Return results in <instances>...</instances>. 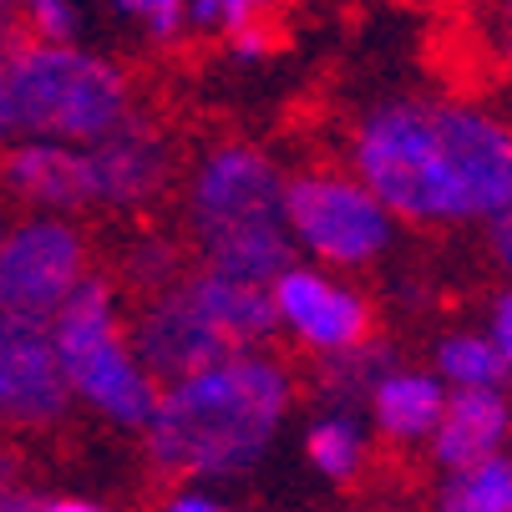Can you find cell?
<instances>
[{"label": "cell", "mask_w": 512, "mask_h": 512, "mask_svg": "<svg viewBox=\"0 0 512 512\" xmlns=\"http://www.w3.org/2000/svg\"><path fill=\"white\" fill-rule=\"evenodd\" d=\"M6 97L16 137L97 142L132 117V87L122 66L82 51L77 41H16L6 56Z\"/></svg>", "instance_id": "277c9868"}, {"label": "cell", "mask_w": 512, "mask_h": 512, "mask_svg": "<svg viewBox=\"0 0 512 512\" xmlns=\"http://www.w3.org/2000/svg\"><path fill=\"white\" fill-rule=\"evenodd\" d=\"M442 512H512V462L502 452L452 467L442 487Z\"/></svg>", "instance_id": "9a60e30c"}, {"label": "cell", "mask_w": 512, "mask_h": 512, "mask_svg": "<svg viewBox=\"0 0 512 512\" xmlns=\"http://www.w3.org/2000/svg\"><path fill=\"white\" fill-rule=\"evenodd\" d=\"M269 300H274V325H284L305 350L345 355L371 335V305H365V295L320 269L284 264L274 274Z\"/></svg>", "instance_id": "ba28073f"}, {"label": "cell", "mask_w": 512, "mask_h": 512, "mask_svg": "<svg viewBox=\"0 0 512 512\" xmlns=\"http://www.w3.org/2000/svg\"><path fill=\"white\" fill-rule=\"evenodd\" d=\"M492 345H497V355H502V365L512 371V289H502L497 295V305H492Z\"/></svg>", "instance_id": "7402d4cb"}, {"label": "cell", "mask_w": 512, "mask_h": 512, "mask_svg": "<svg viewBox=\"0 0 512 512\" xmlns=\"http://www.w3.org/2000/svg\"><path fill=\"white\" fill-rule=\"evenodd\" d=\"M87 274V244L66 218H26L0 234V310L51 320Z\"/></svg>", "instance_id": "52a82bcc"}, {"label": "cell", "mask_w": 512, "mask_h": 512, "mask_svg": "<svg viewBox=\"0 0 512 512\" xmlns=\"http://www.w3.org/2000/svg\"><path fill=\"white\" fill-rule=\"evenodd\" d=\"M289 371L269 355L229 350L158 391L142 426L148 457L163 472L188 477H234L249 472L289 411Z\"/></svg>", "instance_id": "7a4b0ae2"}, {"label": "cell", "mask_w": 512, "mask_h": 512, "mask_svg": "<svg viewBox=\"0 0 512 512\" xmlns=\"http://www.w3.org/2000/svg\"><path fill=\"white\" fill-rule=\"evenodd\" d=\"M173 269H178V259H173V249H168V244L132 249V259H127L132 284H168V279H173Z\"/></svg>", "instance_id": "ffe728a7"}, {"label": "cell", "mask_w": 512, "mask_h": 512, "mask_svg": "<svg viewBox=\"0 0 512 512\" xmlns=\"http://www.w3.org/2000/svg\"><path fill=\"white\" fill-rule=\"evenodd\" d=\"M163 512H229V507H218L213 497H203V492H178Z\"/></svg>", "instance_id": "cb8c5ba5"}, {"label": "cell", "mask_w": 512, "mask_h": 512, "mask_svg": "<svg viewBox=\"0 0 512 512\" xmlns=\"http://www.w3.org/2000/svg\"><path fill=\"white\" fill-rule=\"evenodd\" d=\"M66 376L46 320L0 310V426H51L66 416Z\"/></svg>", "instance_id": "9c48e42d"}, {"label": "cell", "mask_w": 512, "mask_h": 512, "mask_svg": "<svg viewBox=\"0 0 512 512\" xmlns=\"http://www.w3.org/2000/svg\"><path fill=\"white\" fill-rule=\"evenodd\" d=\"M188 213L203 259L218 274L269 284L295 259V239L284 229V178L249 142L213 148L198 163L188 188Z\"/></svg>", "instance_id": "3957f363"}, {"label": "cell", "mask_w": 512, "mask_h": 512, "mask_svg": "<svg viewBox=\"0 0 512 512\" xmlns=\"http://www.w3.org/2000/svg\"><path fill=\"white\" fill-rule=\"evenodd\" d=\"M502 46H507V61H512V11H507V36H502Z\"/></svg>", "instance_id": "83f0119b"}, {"label": "cell", "mask_w": 512, "mask_h": 512, "mask_svg": "<svg viewBox=\"0 0 512 512\" xmlns=\"http://www.w3.org/2000/svg\"><path fill=\"white\" fill-rule=\"evenodd\" d=\"M355 178L406 224H477L512 193V127L467 102H391L355 132Z\"/></svg>", "instance_id": "6da1fadb"}, {"label": "cell", "mask_w": 512, "mask_h": 512, "mask_svg": "<svg viewBox=\"0 0 512 512\" xmlns=\"http://www.w3.org/2000/svg\"><path fill=\"white\" fill-rule=\"evenodd\" d=\"M188 0H112V11L137 21L153 41H178L188 31V16H183Z\"/></svg>", "instance_id": "ac0fdd59"}, {"label": "cell", "mask_w": 512, "mask_h": 512, "mask_svg": "<svg viewBox=\"0 0 512 512\" xmlns=\"http://www.w3.org/2000/svg\"><path fill=\"white\" fill-rule=\"evenodd\" d=\"M507 431H512V406L497 386H452L442 421H436V431L426 442H431L436 462L452 472V467H467V462L502 452Z\"/></svg>", "instance_id": "4fadbf2b"}, {"label": "cell", "mask_w": 512, "mask_h": 512, "mask_svg": "<svg viewBox=\"0 0 512 512\" xmlns=\"http://www.w3.org/2000/svg\"><path fill=\"white\" fill-rule=\"evenodd\" d=\"M360 426L350 421V416H325L315 431H310V462L325 472V477H335V482H345V477H355V467H360Z\"/></svg>", "instance_id": "e0dca14e"}, {"label": "cell", "mask_w": 512, "mask_h": 512, "mask_svg": "<svg viewBox=\"0 0 512 512\" xmlns=\"http://www.w3.org/2000/svg\"><path fill=\"white\" fill-rule=\"evenodd\" d=\"M442 406H447V381L431 371H391L371 391V416L391 442H426L442 421Z\"/></svg>", "instance_id": "5bb4252c"}, {"label": "cell", "mask_w": 512, "mask_h": 512, "mask_svg": "<svg viewBox=\"0 0 512 512\" xmlns=\"http://www.w3.org/2000/svg\"><path fill=\"white\" fill-rule=\"evenodd\" d=\"M16 502V467L0 457V507H11Z\"/></svg>", "instance_id": "484cf974"}, {"label": "cell", "mask_w": 512, "mask_h": 512, "mask_svg": "<svg viewBox=\"0 0 512 512\" xmlns=\"http://www.w3.org/2000/svg\"><path fill=\"white\" fill-rule=\"evenodd\" d=\"M87 168V203L102 208H137L153 203L173 178V142L148 122H117L107 137L82 142Z\"/></svg>", "instance_id": "30bf717a"}, {"label": "cell", "mask_w": 512, "mask_h": 512, "mask_svg": "<svg viewBox=\"0 0 512 512\" xmlns=\"http://www.w3.org/2000/svg\"><path fill=\"white\" fill-rule=\"evenodd\" d=\"M0 188L21 203H36L46 213L87 208V168L82 142H51L26 137L16 148H0Z\"/></svg>", "instance_id": "7c38bea8"}, {"label": "cell", "mask_w": 512, "mask_h": 512, "mask_svg": "<svg viewBox=\"0 0 512 512\" xmlns=\"http://www.w3.org/2000/svg\"><path fill=\"white\" fill-rule=\"evenodd\" d=\"M436 376H442L447 386H497L507 376V365L492 345V335H447L442 345H436Z\"/></svg>", "instance_id": "2e32d148"}, {"label": "cell", "mask_w": 512, "mask_h": 512, "mask_svg": "<svg viewBox=\"0 0 512 512\" xmlns=\"http://www.w3.org/2000/svg\"><path fill=\"white\" fill-rule=\"evenodd\" d=\"M6 137H16V132H11V97H6V66H0V148H6Z\"/></svg>", "instance_id": "d4e9b609"}, {"label": "cell", "mask_w": 512, "mask_h": 512, "mask_svg": "<svg viewBox=\"0 0 512 512\" xmlns=\"http://www.w3.org/2000/svg\"><path fill=\"white\" fill-rule=\"evenodd\" d=\"M16 6L36 41H77V26H82L77 0H16Z\"/></svg>", "instance_id": "d6986e66"}, {"label": "cell", "mask_w": 512, "mask_h": 512, "mask_svg": "<svg viewBox=\"0 0 512 512\" xmlns=\"http://www.w3.org/2000/svg\"><path fill=\"white\" fill-rule=\"evenodd\" d=\"M224 36H229V51H234L239 61H259V56H269V46H274V36H269L264 16H259V21H244V26L224 31Z\"/></svg>", "instance_id": "44dd1931"}, {"label": "cell", "mask_w": 512, "mask_h": 512, "mask_svg": "<svg viewBox=\"0 0 512 512\" xmlns=\"http://www.w3.org/2000/svg\"><path fill=\"white\" fill-rule=\"evenodd\" d=\"M66 391L82 396L97 416H107L122 431H142L153 416L158 386L148 376V365L137 360V350L122 340L117 325V300L112 289L92 274L77 279V289L56 305V315L46 320Z\"/></svg>", "instance_id": "5b68a950"}, {"label": "cell", "mask_w": 512, "mask_h": 512, "mask_svg": "<svg viewBox=\"0 0 512 512\" xmlns=\"http://www.w3.org/2000/svg\"><path fill=\"white\" fill-rule=\"evenodd\" d=\"M11 6H16V0H0V26H6V16H11Z\"/></svg>", "instance_id": "f1b7e54d"}, {"label": "cell", "mask_w": 512, "mask_h": 512, "mask_svg": "<svg viewBox=\"0 0 512 512\" xmlns=\"http://www.w3.org/2000/svg\"><path fill=\"white\" fill-rule=\"evenodd\" d=\"M0 512H31V507H21V502H11V507H0Z\"/></svg>", "instance_id": "f546056e"}, {"label": "cell", "mask_w": 512, "mask_h": 512, "mask_svg": "<svg viewBox=\"0 0 512 512\" xmlns=\"http://www.w3.org/2000/svg\"><path fill=\"white\" fill-rule=\"evenodd\" d=\"M46 512H107V507H97V502H51Z\"/></svg>", "instance_id": "4316f807"}, {"label": "cell", "mask_w": 512, "mask_h": 512, "mask_svg": "<svg viewBox=\"0 0 512 512\" xmlns=\"http://www.w3.org/2000/svg\"><path fill=\"white\" fill-rule=\"evenodd\" d=\"M284 229L325 264L360 269L391 249V208L350 173H305L284 183Z\"/></svg>", "instance_id": "8992f818"}, {"label": "cell", "mask_w": 512, "mask_h": 512, "mask_svg": "<svg viewBox=\"0 0 512 512\" xmlns=\"http://www.w3.org/2000/svg\"><path fill=\"white\" fill-rule=\"evenodd\" d=\"M492 254L502 259V269L512 274V193L502 198V208L492 213Z\"/></svg>", "instance_id": "603a6c76"}, {"label": "cell", "mask_w": 512, "mask_h": 512, "mask_svg": "<svg viewBox=\"0 0 512 512\" xmlns=\"http://www.w3.org/2000/svg\"><path fill=\"white\" fill-rule=\"evenodd\" d=\"M229 350L234 345L203 315V305L188 295V284L158 295L137 315V360L148 365L153 381H178V376L198 371V365L229 355Z\"/></svg>", "instance_id": "8fae6325"}]
</instances>
